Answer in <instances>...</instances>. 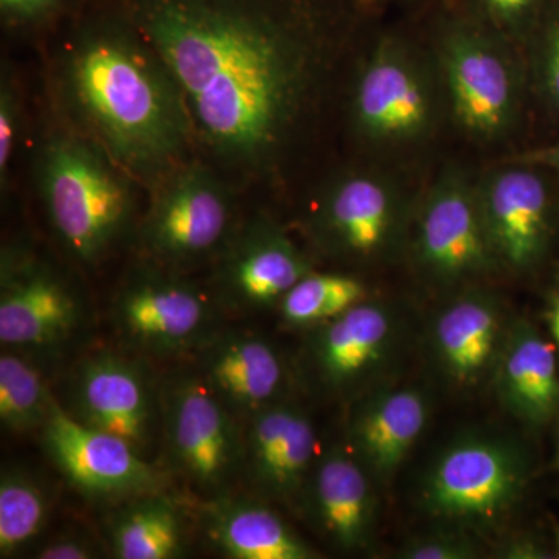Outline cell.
<instances>
[{"label": "cell", "mask_w": 559, "mask_h": 559, "mask_svg": "<svg viewBox=\"0 0 559 559\" xmlns=\"http://www.w3.org/2000/svg\"><path fill=\"white\" fill-rule=\"evenodd\" d=\"M558 543H559V533H558Z\"/></svg>", "instance_id": "8d00e7d4"}, {"label": "cell", "mask_w": 559, "mask_h": 559, "mask_svg": "<svg viewBox=\"0 0 559 559\" xmlns=\"http://www.w3.org/2000/svg\"><path fill=\"white\" fill-rule=\"evenodd\" d=\"M436 31L437 66L460 130L495 142L516 130L530 100L527 62L506 36L444 3Z\"/></svg>", "instance_id": "277c9868"}, {"label": "cell", "mask_w": 559, "mask_h": 559, "mask_svg": "<svg viewBox=\"0 0 559 559\" xmlns=\"http://www.w3.org/2000/svg\"><path fill=\"white\" fill-rule=\"evenodd\" d=\"M97 557L90 540L76 535L60 536L39 550L40 559H90Z\"/></svg>", "instance_id": "836d02e7"}, {"label": "cell", "mask_w": 559, "mask_h": 559, "mask_svg": "<svg viewBox=\"0 0 559 559\" xmlns=\"http://www.w3.org/2000/svg\"><path fill=\"white\" fill-rule=\"evenodd\" d=\"M429 404L417 389H393L367 401L353 419V454L377 479L400 468L425 430Z\"/></svg>", "instance_id": "44dd1931"}, {"label": "cell", "mask_w": 559, "mask_h": 559, "mask_svg": "<svg viewBox=\"0 0 559 559\" xmlns=\"http://www.w3.org/2000/svg\"><path fill=\"white\" fill-rule=\"evenodd\" d=\"M200 355L198 374L240 421L282 400L288 373L270 342L255 334L216 333Z\"/></svg>", "instance_id": "ac0fdd59"}, {"label": "cell", "mask_w": 559, "mask_h": 559, "mask_svg": "<svg viewBox=\"0 0 559 559\" xmlns=\"http://www.w3.org/2000/svg\"><path fill=\"white\" fill-rule=\"evenodd\" d=\"M524 50L530 98L559 139V0H551ZM551 142V140H550Z\"/></svg>", "instance_id": "f1b7e54d"}, {"label": "cell", "mask_w": 559, "mask_h": 559, "mask_svg": "<svg viewBox=\"0 0 559 559\" xmlns=\"http://www.w3.org/2000/svg\"><path fill=\"white\" fill-rule=\"evenodd\" d=\"M496 367V385L503 406L528 421H543L557 409V356L532 326H513L503 337Z\"/></svg>", "instance_id": "603a6c76"}, {"label": "cell", "mask_w": 559, "mask_h": 559, "mask_svg": "<svg viewBox=\"0 0 559 559\" xmlns=\"http://www.w3.org/2000/svg\"><path fill=\"white\" fill-rule=\"evenodd\" d=\"M114 322L131 348L153 356L200 352L216 334L212 300L157 263L131 272L117 294Z\"/></svg>", "instance_id": "ba28073f"}, {"label": "cell", "mask_w": 559, "mask_h": 559, "mask_svg": "<svg viewBox=\"0 0 559 559\" xmlns=\"http://www.w3.org/2000/svg\"><path fill=\"white\" fill-rule=\"evenodd\" d=\"M362 300H366V288L358 278L311 271L285 294L278 305L282 318L289 325L305 326L336 318Z\"/></svg>", "instance_id": "4316f807"}, {"label": "cell", "mask_w": 559, "mask_h": 559, "mask_svg": "<svg viewBox=\"0 0 559 559\" xmlns=\"http://www.w3.org/2000/svg\"><path fill=\"white\" fill-rule=\"evenodd\" d=\"M240 419L200 374H180L162 389V441L170 468L210 500L241 479Z\"/></svg>", "instance_id": "8992f818"}, {"label": "cell", "mask_w": 559, "mask_h": 559, "mask_svg": "<svg viewBox=\"0 0 559 559\" xmlns=\"http://www.w3.org/2000/svg\"><path fill=\"white\" fill-rule=\"evenodd\" d=\"M69 21L62 103L121 170L159 186L194 138L178 81L114 0H84Z\"/></svg>", "instance_id": "7a4b0ae2"}, {"label": "cell", "mask_w": 559, "mask_h": 559, "mask_svg": "<svg viewBox=\"0 0 559 559\" xmlns=\"http://www.w3.org/2000/svg\"><path fill=\"white\" fill-rule=\"evenodd\" d=\"M524 480L518 451L500 440L468 437L433 462L423 484V503L447 520L488 524L513 507Z\"/></svg>", "instance_id": "30bf717a"}, {"label": "cell", "mask_w": 559, "mask_h": 559, "mask_svg": "<svg viewBox=\"0 0 559 559\" xmlns=\"http://www.w3.org/2000/svg\"><path fill=\"white\" fill-rule=\"evenodd\" d=\"M84 0H0V20L9 31H35L69 17Z\"/></svg>", "instance_id": "4dcf8cb0"}, {"label": "cell", "mask_w": 559, "mask_h": 559, "mask_svg": "<svg viewBox=\"0 0 559 559\" xmlns=\"http://www.w3.org/2000/svg\"><path fill=\"white\" fill-rule=\"evenodd\" d=\"M109 543L120 559H171L182 555V522L165 496H135L110 522Z\"/></svg>", "instance_id": "d4e9b609"}, {"label": "cell", "mask_w": 559, "mask_h": 559, "mask_svg": "<svg viewBox=\"0 0 559 559\" xmlns=\"http://www.w3.org/2000/svg\"><path fill=\"white\" fill-rule=\"evenodd\" d=\"M503 337L499 304L484 293L465 294L452 301L433 326L440 362L463 384L479 380L495 366Z\"/></svg>", "instance_id": "7402d4cb"}, {"label": "cell", "mask_w": 559, "mask_h": 559, "mask_svg": "<svg viewBox=\"0 0 559 559\" xmlns=\"http://www.w3.org/2000/svg\"><path fill=\"white\" fill-rule=\"evenodd\" d=\"M171 70L193 135L230 170L278 165L356 0H114Z\"/></svg>", "instance_id": "6da1fadb"}, {"label": "cell", "mask_w": 559, "mask_h": 559, "mask_svg": "<svg viewBox=\"0 0 559 559\" xmlns=\"http://www.w3.org/2000/svg\"><path fill=\"white\" fill-rule=\"evenodd\" d=\"M215 293L234 311H257L280 304L311 261L288 234L270 219H253L235 230L218 257Z\"/></svg>", "instance_id": "2e32d148"}, {"label": "cell", "mask_w": 559, "mask_h": 559, "mask_svg": "<svg viewBox=\"0 0 559 559\" xmlns=\"http://www.w3.org/2000/svg\"><path fill=\"white\" fill-rule=\"evenodd\" d=\"M209 538L234 559H311L316 551L282 518L255 499L210 500Z\"/></svg>", "instance_id": "cb8c5ba5"}, {"label": "cell", "mask_w": 559, "mask_h": 559, "mask_svg": "<svg viewBox=\"0 0 559 559\" xmlns=\"http://www.w3.org/2000/svg\"><path fill=\"white\" fill-rule=\"evenodd\" d=\"M316 448L308 415L280 401L246 421L241 479L260 499L289 502L305 488Z\"/></svg>", "instance_id": "e0dca14e"}, {"label": "cell", "mask_w": 559, "mask_h": 559, "mask_svg": "<svg viewBox=\"0 0 559 559\" xmlns=\"http://www.w3.org/2000/svg\"><path fill=\"white\" fill-rule=\"evenodd\" d=\"M86 322L81 294L53 264L24 246H7L0 260V342L17 352H49Z\"/></svg>", "instance_id": "9c48e42d"}, {"label": "cell", "mask_w": 559, "mask_h": 559, "mask_svg": "<svg viewBox=\"0 0 559 559\" xmlns=\"http://www.w3.org/2000/svg\"><path fill=\"white\" fill-rule=\"evenodd\" d=\"M409 213L407 198L392 180L352 171L320 193L311 226L319 245L340 259L380 260L400 245Z\"/></svg>", "instance_id": "7c38bea8"}, {"label": "cell", "mask_w": 559, "mask_h": 559, "mask_svg": "<svg viewBox=\"0 0 559 559\" xmlns=\"http://www.w3.org/2000/svg\"><path fill=\"white\" fill-rule=\"evenodd\" d=\"M481 215L500 266L528 272L546 259L559 212V180L536 165L509 162L477 182Z\"/></svg>", "instance_id": "8fae6325"}, {"label": "cell", "mask_w": 559, "mask_h": 559, "mask_svg": "<svg viewBox=\"0 0 559 559\" xmlns=\"http://www.w3.org/2000/svg\"><path fill=\"white\" fill-rule=\"evenodd\" d=\"M40 430L51 462L83 495L135 498L159 487V474L128 441L83 425L57 400Z\"/></svg>", "instance_id": "9a60e30c"}, {"label": "cell", "mask_w": 559, "mask_h": 559, "mask_svg": "<svg viewBox=\"0 0 559 559\" xmlns=\"http://www.w3.org/2000/svg\"><path fill=\"white\" fill-rule=\"evenodd\" d=\"M476 557V547L469 539L455 533H437L407 544L403 558L407 559H468Z\"/></svg>", "instance_id": "d6a6232c"}, {"label": "cell", "mask_w": 559, "mask_h": 559, "mask_svg": "<svg viewBox=\"0 0 559 559\" xmlns=\"http://www.w3.org/2000/svg\"><path fill=\"white\" fill-rule=\"evenodd\" d=\"M53 396L38 369L11 349L0 356V423L13 433L43 429L49 418Z\"/></svg>", "instance_id": "484cf974"}, {"label": "cell", "mask_w": 559, "mask_h": 559, "mask_svg": "<svg viewBox=\"0 0 559 559\" xmlns=\"http://www.w3.org/2000/svg\"><path fill=\"white\" fill-rule=\"evenodd\" d=\"M551 331H554L555 340L559 344V299L555 304L554 311H551Z\"/></svg>", "instance_id": "d590c367"}, {"label": "cell", "mask_w": 559, "mask_h": 559, "mask_svg": "<svg viewBox=\"0 0 559 559\" xmlns=\"http://www.w3.org/2000/svg\"><path fill=\"white\" fill-rule=\"evenodd\" d=\"M235 207L230 190L202 164H183L156 187L140 240L168 270L216 257L230 241Z\"/></svg>", "instance_id": "52a82bcc"}, {"label": "cell", "mask_w": 559, "mask_h": 559, "mask_svg": "<svg viewBox=\"0 0 559 559\" xmlns=\"http://www.w3.org/2000/svg\"><path fill=\"white\" fill-rule=\"evenodd\" d=\"M310 506L320 532L342 550H359L374 528V495L369 471L356 455L334 448L311 474Z\"/></svg>", "instance_id": "ffe728a7"}, {"label": "cell", "mask_w": 559, "mask_h": 559, "mask_svg": "<svg viewBox=\"0 0 559 559\" xmlns=\"http://www.w3.org/2000/svg\"><path fill=\"white\" fill-rule=\"evenodd\" d=\"M414 245L419 266L440 283H460L500 266L477 182L465 171L448 168L432 183L419 207Z\"/></svg>", "instance_id": "4fadbf2b"}, {"label": "cell", "mask_w": 559, "mask_h": 559, "mask_svg": "<svg viewBox=\"0 0 559 559\" xmlns=\"http://www.w3.org/2000/svg\"><path fill=\"white\" fill-rule=\"evenodd\" d=\"M21 127V100L17 84L10 73L0 80V180L5 187L9 180L11 159L16 150Z\"/></svg>", "instance_id": "1f68e13d"}, {"label": "cell", "mask_w": 559, "mask_h": 559, "mask_svg": "<svg viewBox=\"0 0 559 559\" xmlns=\"http://www.w3.org/2000/svg\"><path fill=\"white\" fill-rule=\"evenodd\" d=\"M395 319L388 308L359 301L319 323L308 347V366L330 392H345L367 380L388 358L395 341Z\"/></svg>", "instance_id": "d6986e66"}, {"label": "cell", "mask_w": 559, "mask_h": 559, "mask_svg": "<svg viewBox=\"0 0 559 559\" xmlns=\"http://www.w3.org/2000/svg\"><path fill=\"white\" fill-rule=\"evenodd\" d=\"M44 207L73 259H105L130 227L134 213L131 176L83 132H57L38 157Z\"/></svg>", "instance_id": "3957f363"}, {"label": "cell", "mask_w": 559, "mask_h": 559, "mask_svg": "<svg viewBox=\"0 0 559 559\" xmlns=\"http://www.w3.org/2000/svg\"><path fill=\"white\" fill-rule=\"evenodd\" d=\"M444 3L524 49L551 0H444Z\"/></svg>", "instance_id": "f546056e"}, {"label": "cell", "mask_w": 559, "mask_h": 559, "mask_svg": "<svg viewBox=\"0 0 559 559\" xmlns=\"http://www.w3.org/2000/svg\"><path fill=\"white\" fill-rule=\"evenodd\" d=\"M510 160L546 168L559 180V139L540 143L535 148L524 151V153L518 154Z\"/></svg>", "instance_id": "e575fe53"}, {"label": "cell", "mask_w": 559, "mask_h": 559, "mask_svg": "<svg viewBox=\"0 0 559 559\" xmlns=\"http://www.w3.org/2000/svg\"><path fill=\"white\" fill-rule=\"evenodd\" d=\"M143 367L110 352L87 356L73 370L66 411L90 428L128 441L146 459L162 436V392Z\"/></svg>", "instance_id": "5bb4252c"}, {"label": "cell", "mask_w": 559, "mask_h": 559, "mask_svg": "<svg viewBox=\"0 0 559 559\" xmlns=\"http://www.w3.org/2000/svg\"><path fill=\"white\" fill-rule=\"evenodd\" d=\"M47 521V500L28 474L3 469L0 477V555L2 558L24 549L43 532Z\"/></svg>", "instance_id": "83f0119b"}, {"label": "cell", "mask_w": 559, "mask_h": 559, "mask_svg": "<svg viewBox=\"0 0 559 559\" xmlns=\"http://www.w3.org/2000/svg\"><path fill=\"white\" fill-rule=\"evenodd\" d=\"M417 47L384 35L371 47L352 95V121L377 146H406L428 138L440 116V75Z\"/></svg>", "instance_id": "5b68a950"}]
</instances>
